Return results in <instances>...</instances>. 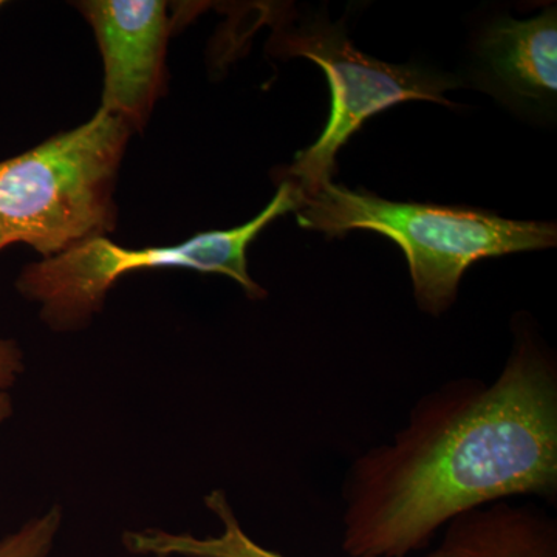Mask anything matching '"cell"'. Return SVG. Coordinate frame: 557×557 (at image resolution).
Instances as JSON below:
<instances>
[{"instance_id": "cell-1", "label": "cell", "mask_w": 557, "mask_h": 557, "mask_svg": "<svg viewBox=\"0 0 557 557\" xmlns=\"http://www.w3.org/2000/svg\"><path fill=\"white\" fill-rule=\"evenodd\" d=\"M343 549L408 557L450 520L512 497L557 494V364L516 329L496 379H454L418 399L391 442L344 478Z\"/></svg>"}, {"instance_id": "cell-2", "label": "cell", "mask_w": 557, "mask_h": 557, "mask_svg": "<svg viewBox=\"0 0 557 557\" xmlns=\"http://www.w3.org/2000/svg\"><path fill=\"white\" fill-rule=\"evenodd\" d=\"M298 222L330 237L366 230L394 240L408 259L418 307L432 317L456 302L472 263L555 247L557 240L555 223L509 220L482 209L398 203L332 182L302 200Z\"/></svg>"}, {"instance_id": "cell-3", "label": "cell", "mask_w": 557, "mask_h": 557, "mask_svg": "<svg viewBox=\"0 0 557 557\" xmlns=\"http://www.w3.org/2000/svg\"><path fill=\"white\" fill-rule=\"evenodd\" d=\"M132 127L106 109L76 129L0 161V226L44 259L115 228L116 174Z\"/></svg>"}, {"instance_id": "cell-4", "label": "cell", "mask_w": 557, "mask_h": 557, "mask_svg": "<svg viewBox=\"0 0 557 557\" xmlns=\"http://www.w3.org/2000/svg\"><path fill=\"white\" fill-rule=\"evenodd\" d=\"M300 205L298 186L284 180L269 207L237 228L208 231L174 247L160 248H123L106 236L95 237L25 267L16 287L25 298L39 304L40 318L57 332L86 327L101 311L112 285L135 270L188 269L225 274L244 288L248 298L262 299L265 289L248 273V245L274 219L298 211Z\"/></svg>"}, {"instance_id": "cell-5", "label": "cell", "mask_w": 557, "mask_h": 557, "mask_svg": "<svg viewBox=\"0 0 557 557\" xmlns=\"http://www.w3.org/2000/svg\"><path fill=\"white\" fill-rule=\"evenodd\" d=\"M271 44L278 54L317 62L332 91V110L321 137L299 152L287 170L288 182L298 186L302 200L332 182L339 149L366 121L405 101L454 106L443 94L460 86V81L438 70L387 64L361 53L341 22L332 24L324 17L281 27Z\"/></svg>"}, {"instance_id": "cell-6", "label": "cell", "mask_w": 557, "mask_h": 557, "mask_svg": "<svg viewBox=\"0 0 557 557\" xmlns=\"http://www.w3.org/2000/svg\"><path fill=\"white\" fill-rule=\"evenodd\" d=\"M104 64L101 108L141 129L164 89L171 33L168 5L159 0H87L76 3Z\"/></svg>"}, {"instance_id": "cell-7", "label": "cell", "mask_w": 557, "mask_h": 557, "mask_svg": "<svg viewBox=\"0 0 557 557\" xmlns=\"http://www.w3.org/2000/svg\"><path fill=\"white\" fill-rule=\"evenodd\" d=\"M475 60L483 89L504 104L520 112L548 110L557 91L556 10L491 22L480 35Z\"/></svg>"}, {"instance_id": "cell-8", "label": "cell", "mask_w": 557, "mask_h": 557, "mask_svg": "<svg viewBox=\"0 0 557 557\" xmlns=\"http://www.w3.org/2000/svg\"><path fill=\"white\" fill-rule=\"evenodd\" d=\"M437 548L443 557H557V523L536 505L494 502L450 520Z\"/></svg>"}, {"instance_id": "cell-9", "label": "cell", "mask_w": 557, "mask_h": 557, "mask_svg": "<svg viewBox=\"0 0 557 557\" xmlns=\"http://www.w3.org/2000/svg\"><path fill=\"white\" fill-rule=\"evenodd\" d=\"M205 505L222 523L214 537H196L188 533H170L159 528L126 531L123 545L132 555L152 557H287L263 548L245 533L225 491L214 490Z\"/></svg>"}, {"instance_id": "cell-10", "label": "cell", "mask_w": 557, "mask_h": 557, "mask_svg": "<svg viewBox=\"0 0 557 557\" xmlns=\"http://www.w3.org/2000/svg\"><path fill=\"white\" fill-rule=\"evenodd\" d=\"M62 519L61 505H53L42 516L28 520L0 541V557H49L60 534Z\"/></svg>"}, {"instance_id": "cell-11", "label": "cell", "mask_w": 557, "mask_h": 557, "mask_svg": "<svg viewBox=\"0 0 557 557\" xmlns=\"http://www.w3.org/2000/svg\"><path fill=\"white\" fill-rule=\"evenodd\" d=\"M24 369V354L16 341L0 339V388L13 386Z\"/></svg>"}, {"instance_id": "cell-12", "label": "cell", "mask_w": 557, "mask_h": 557, "mask_svg": "<svg viewBox=\"0 0 557 557\" xmlns=\"http://www.w3.org/2000/svg\"><path fill=\"white\" fill-rule=\"evenodd\" d=\"M11 413H13V401H11L10 394L0 388V423L9 420Z\"/></svg>"}, {"instance_id": "cell-13", "label": "cell", "mask_w": 557, "mask_h": 557, "mask_svg": "<svg viewBox=\"0 0 557 557\" xmlns=\"http://www.w3.org/2000/svg\"><path fill=\"white\" fill-rule=\"evenodd\" d=\"M9 245V242H7L5 234H3L2 226H0V249H3Z\"/></svg>"}, {"instance_id": "cell-14", "label": "cell", "mask_w": 557, "mask_h": 557, "mask_svg": "<svg viewBox=\"0 0 557 557\" xmlns=\"http://www.w3.org/2000/svg\"><path fill=\"white\" fill-rule=\"evenodd\" d=\"M426 557H443V555L440 553L438 548H435L434 552L429 553Z\"/></svg>"}, {"instance_id": "cell-15", "label": "cell", "mask_w": 557, "mask_h": 557, "mask_svg": "<svg viewBox=\"0 0 557 557\" xmlns=\"http://www.w3.org/2000/svg\"><path fill=\"white\" fill-rule=\"evenodd\" d=\"M2 7H3V2H0V9H2Z\"/></svg>"}]
</instances>
